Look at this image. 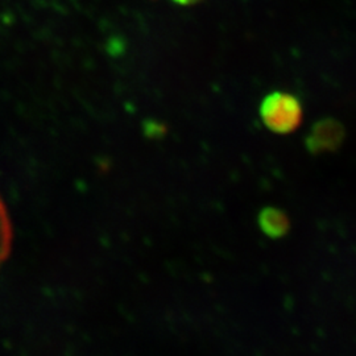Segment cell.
Wrapping results in <instances>:
<instances>
[{"mask_svg":"<svg viewBox=\"0 0 356 356\" xmlns=\"http://www.w3.org/2000/svg\"><path fill=\"white\" fill-rule=\"evenodd\" d=\"M260 118L264 126L272 132L288 135L302 123V104L292 94L273 91L261 101Z\"/></svg>","mask_w":356,"mask_h":356,"instance_id":"1","label":"cell"},{"mask_svg":"<svg viewBox=\"0 0 356 356\" xmlns=\"http://www.w3.org/2000/svg\"><path fill=\"white\" fill-rule=\"evenodd\" d=\"M344 127L337 119H321L310 128L306 136V148L313 154L335 152L343 143Z\"/></svg>","mask_w":356,"mask_h":356,"instance_id":"2","label":"cell"},{"mask_svg":"<svg viewBox=\"0 0 356 356\" xmlns=\"http://www.w3.org/2000/svg\"><path fill=\"white\" fill-rule=\"evenodd\" d=\"M257 223L260 229L272 239H280L291 229V220L286 213L277 207L263 209L257 216Z\"/></svg>","mask_w":356,"mask_h":356,"instance_id":"3","label":"cell"},{"mask_svg":"<svg viewBox=\"0 0 356 356\" xmlns=\"http://www.w3.org/2000/svg\"><path fill=\"white\" fill-rule=\"evenodd\" d=\"M13 244V226L6 204L0 197V267L8 257Z\"/></svg>","mask_w":356,"mask_h":356,"instance_id":"4","label":"cell"},{"mask_svg":"<svg viewBox=\"0 0 356 356\" xmlns=\"http://www.w3.org/2000/svg\"><path fill=\"white\" fill-rule=\"evenodd\" d=\"M172 1H175L176 4H179V6H193V4L200 3L201 0H172Z\"/></svg>","mask_w":356,"mask_h":356,"instance_id":"5","label":"cell"}]
</instances>
